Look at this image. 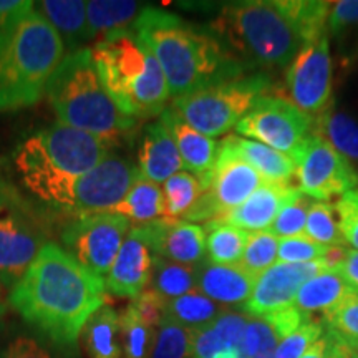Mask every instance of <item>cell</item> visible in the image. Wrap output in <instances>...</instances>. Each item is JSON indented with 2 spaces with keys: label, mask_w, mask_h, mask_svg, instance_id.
Wrapping results in <instances>:
<instances>
[{
  "label": "cell",
  "mask_w": 358,
  "mask_h": 358,
  "mask_svg": "<svg viewBox=\"0 0 358 358\" xmlns=\"http://www.w3.org/2000/svg\"><path fill=\"white\" fill-rule=\"evenodd\" d=\"M10 306L64 350H75L83 327L105 306V279L87 271L57 243L43 245L12 289Z\"/></svg>",
  "instance_id": "obj_1"
},
{
  "label": "cell",
  "mask_w": 358,
  "mask_h": 358,
  "mask_svg": "<svg viewBox=\"0 0 358 358\" xmlns=\"http://www.w3.org/2000/svg\"><path fill=\"white\" fill-rule=\"evenodd\" d=\"M133 32L153 52L174 100L209 85L244 77L248 70L211 30L163 8L146 7Z\"/></svg>",
  "instance_id": "obj_2"
},
{
  "label": "cell",
  "mask_w": 358,
  "mask_h": 358,
  "mask_svg": "<svg viewBox=\"0 0 358 358\" xmlns=\"http://www.w3.org/2000/svg\"><path fill=\"white\" fill-rule=\"evenodd\" d=\"M301 7L302 0L226 3L211 24V32L248 69H284L308 43Z\"/></svg>",
  "instance_id": "obj_3"
},
{
  "label": "cell",
  "mask_w": 358,
  "mask_h": 358,
  "mask_svg": "<svg viewBox=\"0 0 358 358\" xmlns=\"http://www.w3.org/2000/svg\"><path fill=\"white\" fill-rule=\"evenodd\" d=\"M115 148L95 134L57 122L19 143L13 166L22 186L52 208L75 179L95 168Z\"/></svg>",
  "instance_id": "obj_4"
},
{
  "label": "cell",
  "mask_w": 358,
  "mask_h": 358,
  "mask_svg": "<svg viewBox=\"0 0 358 358\" xmlns=\"http://www.w3.org/2000/svg\"><path fill=\"white\" fill-rule=\"evenodd\" d=\"M90 50L103 87L124 115L145 122L168 108L171 93L163 69L133 30L98 38Z\"/></svg>",
  "instance_id": "obj_5"
},
{
  "label": "cell",
  "mask_w": 358,
  "mask_h": 358,
  "mask_svg": "<svg viewBox=\"0 0 358 358\" xmlns=\"http://www.w3.org/2000/svg\"><path fill=\"white\" fill-rule=\"evenodd\" d=\"M45 96L58 123L95 134L115 146L138 124L103 87L88 47L66 53L48 80Z\"/></svg>",
  "instance_id": "obj_6"
},
{
  "label": "cell",
  "mask_w": 358,
  "mask_h": 358,
  "mask_svg": "<svg viewBox=\"0 0 358 358\" xmlns=\"http://www.w3.org/2000/svg\"><path fill=\"white\" fill-rule=\"evenodd\" d=\"M65 55L52 25L29 8L0 40V113L35 105Z\"/></svg>",
  "instance_id": "obj_7"
},
{
  "label": "cell",
  "mask_w": 358,
  "mask_h": 358,
  "mask_svg": "<svg viewBox=\"0 0 358 358\" xmlns=\"http://www.w3.org/2000/svg\"><path fill=\"white\" fill-rule=\"evenodd\" d=\"M271 82L266 75L254 73L204 87L174 100L173 108L185 122L208 138L231 131L252 110Z\"/></svg>",
  "instance_id": "obj_8"
},
{
  "label": "cell",
  "mask_w": 358,
  "mask_h": 358,
  "mask_svg": "<svg viewBox=\"0 0 358 358\" xmlns=\"http://www.w3.org/2000/svg\"><path fill=\"white\" fill-rule=\"evenodd\" d=\"M48 243L47 229L35 209L0 178V284L15 287Z\"/></svg>",
  "instance_id": "obj_9"
},
{
  "label": "cell",
  "mask_w": 358,
  "mask_h": 358,
  "mask_svg": "<svg viewBox=\"0 0 358 358\" xmlns=\"http://www.w3.org/2000/svg\"><path fill=\"white\" fill-rule=\"evenodd\" d=\"M199 181L203 185V194L186 216L187 222L221 221L266 182L256 169L241 158L231 134L219 143L214 166Z\"/></svg>",
  "instance_id": "obj_10"
},
{
  "label": "cell",
  "mask_w": 358,
  "mask_h": 358,
  "mask_svg": "<svg viewBox=\"0 0 358 358\" xmlns=\"http://www.w3.org/2000/svg\"><path fill=\"white\" fill-rule=\"evenodd\" d=\"M140 176L136 164L127 156L111 151L95 168L75 179L62 192L52 209L71 217L110 213L116 204L122 203Z\"/></svg>",
  "instance_id": "obj_11"
},
{
  "label": "cell",
  "mask_w": 358,
  "mask_h": 358,
  "mask_svg": "<svg viewBox=\"0 0 358 358\" xmlns=\"http://www.w3.org/2000/svg\"><path fill=\"white\" fill-rule=\"evenodd\" d=\"M131 227L127 217L98 213L71 219L62 229L60 239L80 266L105 279Z\"/></svg>",
  "instance_id": "obj_12"
},
{
  "label": "cell",
  "mask_w": 358,
  "mask_h": 358,
  "mask_svg": "<svg viewBox=\"0 0 358 358\" xmlns=\"http://www.w3.org/2000/svg\"><path fill=\"white\" fill-rule=\"evenodd\" d=\"M312 127L313 120L292 105V101L262 95L234 129L237 134L271 146L297 163L312 134Z\"/></svg>",
  "instance_id": "obj_13"
},
{
  "label": "cell",
  "mask_w": 358,
  "mask_h": 358,
  "mask_svg": "<svg viewBox=\"0 0 358 358\" xmlns=\"http://www.w3.org/2000/svg\"><path fill=\"white\" fill-rule=\"evenodd\" d=\"M332 73L329 35L303 45L285 75L292 105L312 120L325 113L332 103Z\"/></svg>",
  "instance_id": "obj_14"
},
{
  "label": "cell",
  "mask_w": 358,
  "mask_h": 358,
  "mask_svg": "<svg viewBox=\"0 0 358 358\" xmlns=\"http://www.w3.org/2000/svg\"><path fill=\"white\" fill-rule=\"evenodd\" d=\"M295 176L299 189L310 199L322 203L340 198L358 186V173L350 161L315 133L308 136L299 156Z\"/></svg>",
  "instance_id": "obj_15"
},
{
  "label": "cell",
  "mask_w": 358,
  "mask_h": 358,
  "mask_svg": "<svg viewBox=\"0 0 358 358\" xmlns=\"http://www.w3.org/2000/svg\"><path fill=\"white\" fill-rule=\"evenodd\" d=\"M322 271H325L322 261L274 264L257 277L249 301L243 306L244 313L252 319H266L271 313L294 306L302 285Z\"/></svg>",
  "instance_id": "obj_16"
},
{
  "label": "cell",
  "mask_w": 358,
  "mask_h": 358,
  "mask_svg": "<svg viewBox=\"0 0 358 358\" xmlns=\"http://www.w3.org/2000/svg\"><path fill=\"white\" fill-rule=\"evenodd\" d=\"M153 257L146 227L133 226L105 277L106 294L136 299L150 285Z\"/></svg>",
  "instance_id": "obj_17"
},
{
  "label": "cell",
  "mask_w": 358,
  "mask_h": 358,
  "mask_svg": "<svg viewBox=\"0 0 358 358\" xmlns=\"http://www.w3.org/2000/svg\"><path fill=\"white\" fill-rule=\"evenodd\" d=\"M145 227L155 256L192 267L206 261V231L203 226L187 221L159 219Z\"/></svg>",
  "instance_id": "obj_18"
},
{
  "label": "cell",
  "mask_w": 358,
  "mask_h": 358,
  "mask_svg": "<svg viewBox=\"0 0 358 358\" xmlns=\"http://www.w3.org/2000/svg\"><path fill=\"white\" fill-rule=\"evenodd\" d=\"M182 159L171 131L161 120L148 123L138 146V169L141 176L161 185L182 171Z\"/></svg>",
  "instance_id": "obj_19"
},
{
  "label": "cell",
  "mask_w": 358,
  "mask_h": 358,
  "mask_svg": "<svg viewBox=\"0 0 358 358\" xmlns=\"http://www.w3.org/2000/svg\"><path fill=\"white\" fill-rule=\"evenodd\" d=\"M257 277L237 266H219L208 261L196 266V290L222 306H244Z\"/></svg>",
  "instance_id": "obj_20"
},
{
  "label": "cell",
  "mask_w": 358,
  "mask_h": 358,
  "mask_svg": "<svg viewBox=\"0 0 358 358\" xmlns=\"http://www.w3.org/2000/svg\"><path fill=\"white\" fill-rule=\"evenodd\" d=\"M249 319L244 312L224 310L211 324L196 330L192 358H245L241 343Z\"/></svg>",
  "instance_id": "obj_21"
},
{
  "label": "cell",
  "mask_w": 358,
  "mask_h": 358,
  "mask_svg": "<svg viewBox=\"0 0 358 358\" xmlns=\"http://www.w3.org/2000/svg\"><path fill=\"white\" fill-rule=\"evenodd\" d=\"M297 191L299 187L294 185L264 182L245 203L227 213L221 221L248 232L267 231L285 201Z\"/></svg>",
  "instance_id": "obj_22"
},
{
  "label": "cell",
  "mask_w": 358,
  "mask_h": 358,
  "mask_svg": "<svg viewBox=\"0 0 358 358\" xmlns=\"http://www.w3.org/2000/svg\"><path fill=\"white\" fill-rule=\"evenodd\" d=\"M161 122L166 124L171 131L174 141H176L178 151L181 155L182 166L187 169V173L194 174L196 178L203 179L206 174L211 171L214 161L217 156L219 145L213 138L204 136L203 133L196 131L191 128L178 111L173 106H168L161 113Z\"/></svg>",
  "instance_id": "obj_23"
},
{
  "label": "cell",
  "mask_w": 358,
  "mask_h": 358,
  "mask_svg": "<svg viewBox=\"0 0 358 358\" xmlns=\"http://www.w3.org/2000/svg\"><path fill=\"white\" fill-rule=\"evenodd\" d=\"M34 8L52 25L69 53L85 48L83 45L92 40L83 0H43L34 2Z\"/></svg>",
  "instance_id": "obj_24"
},
{
  "label": "cell",
  "mask_w": 358,
  "mask_h": 358,
  "mask_svg": "<svg viewBox=\"0 0 358 358\" xmlns=\"http://www.w3.org/2000/svg\"><path fill=\"white\" fill-rule=\"evenodd\" d=\"M82 340L88 358H123L120 313L105 303L83 327Z\"/></svg>",
  "instance_id": "obj_25"
},
{
  "label": "cell",
  "mask_w": 358,
  "mask_h": 358,
  "mask_svg": "<svg viewBox=\"0 0 358 358\" xmlns=\"http://www.w3.org/2000/svg\"><path fill=\"white\" fill-rule=\"evenodd\" d=\"M231 140L241 158L256 169L264 181L274 185H292L290 181L297 171V163L290 156L259 141L244 140L237 134H231Z\"/></svg>",
  "instance_id": "obj_26"
},
{
  "label": "cell",
  "mask_w": 358,
  "mask_h": 358,
  "mask_svg": "<svg viewBox=\"0 0 358 358\" xmlns=\"http://www.w3.org/2000/svg\"><path fill=\"white\" fill-rule=\"evenodd\" d=\"M352 292L353 290L348 287L337 268H325L302 285L294 301V307L310 317L313 313L324 315Z\"/></svg>",
  "instance_id": "obj_27"
},
{
  "label": "cell",
  "mask_w": 358,
  "mask_h": 358,
  "mask_svg": "<svg viewBox=\"0 0 358 358\" xmlns=\"http://www.w3.org/2000/svg\"><path fill=\"white\" fill-rule=\"evenodd\" d=\"M146 6L129 0H92L87 2L90 37H106L115 32L133 30Z\"/></svg>",
  "instance_id": "obj_28"
},
{
  "label": "cell",
  "mask_w": 358,
  "mask_h": 358,
  "mask_svg": "<svg viewBox=\"0 0 358 358\" xmlns=\"http://www.w3.org/2000/svg\"><path fill=\"white\" fill-rule=\"evenodd\" d=\"M110 213L127 217L131 226H146L159 221L164 214L163 187L140 176L122 203L116 204Z\"/></svg>",
  "instance_id": "obj_29"
},
{
  "label": "cell",
  "mask_w": 358,
  "mask_h": 358,
  "mask_svg": "<svg viewBox=\"0 0 358 358\" xmlns=\"http://www.w3.org/2000/svg\"><path fill=\"white\" fill-rule=\"evenodd\" d=\"M206 231V261L219 266H237L243 259L249 232L222 221H211Z\"/></svg>",
  "instance_id": "obj_30"
},
{
  "label": "cell",
  "mask_w": 358,
  "mask_h": 358,
  "mask_svg": "<svg viewBox=\"0 0 358 358\" xmlns=\"http://www.w3.org/2000/svg\"><path fill=\"white\" fill-rule=\"evenodd\" d=\"M312 133L329 143L350 163H358V123L350 115L327 110L313 120Z\"/></svg>",
  "instance_id": "obj_31"
},
{
  "label": "cell",
  "mask_w": 358,
  "mask_h": 358,
  "mask_svg": "<svg viewBox=\"0 0 358 358\" xmlns=\"http://www.w3.org/2000/svg\"><path fill=\"white\" fill-rule=\"evenodd\" d=\"M222 312L219 303L206 297L199 290H192L173 301H166V307H164V317L191 330H199L209 325Z\"/></svg>",
  "instance_id": "obj_32"
},
{
  "label": "cell",
  "mask_w": 358,
  "mask_h": 358,
  "mask_svg": "<svg viewBox=\"0 0 358 358\" xmlns=\"http://www.w3.org/2000/svg\"><path fill=\"white\" fill-rule=\"evenodd\" d=\"M148 287L161 295L164 301H173V299L189 294L196 290V267L155 256Z\"/></svg>",
  "instance_id": "obj_33"
},
{
  "label": "cell",
  "mask_w": 358,
  "mask_h": 358,
  "mask_svg": "<svg viewBox=\"0 0 358 358\" xmlns=\"http://www.w3.org/2000/svg\"><path fill=\"white\" fill-rule=\"evenodd\" d=\"M164 214L166 221H185L203 194V185L194 174L181 171L163 182Z\"/></svg>",
  "instance_id": "obj_34"
},
{
  "label": "cell",
  "mask_w": 358,
  "mask_h": 358,
  "mask_svg": "<svg viewBox=\"0 0 358 358\" xmlns=\"http://www.w3.org/2000/svg\"><path fill=\"white\" fill-rule=\"evenodd\" d=\"M306 236L325 248H345L347 241L340 231L334 204L315 201L307 214Z\"/></svg>",
  "instance_id": "obj_35"
},
{
  "label": "cell",
  "mask_w": 358,
  "mask_h": 358,
  "mask_svg": "<svg viewBox=\"0 0 358 358\" xmlns=\"http://www.w3.org/2000/svg\"><path fill=\"white\" fill-rule=\"evenodd\" d=\"M325 330L335 338L345 343L353 352H358V294L352 292L332 310L322 315Z\"/></svg>",
  "instance_id": "obj_36"
},
{
  "label": "cell",
  "mask_w": 358,
  "mask_h": 358,
  "mask_svg": "<svg viewBox=\"0 0 358 358\" xmlns=\"http://www.w3.org/2000/svg\"><path fill=\"white\" fill-rule=\"evenodd\" d=\"M196 330L186 329L168 317H163L155 335L151 358H192Z\"/></svg>",
  "instance_id": "obj_37"
},
{
  "label": "cell",
  "mask_w": 358,
  "mask_h": 358,
  "mask_svg": "<svg viewBox=\"0 0 358 358\" xmlns=\"http://www.w3.org/2000/svg\"><path fill=\"white\" fill-rule=\"evenodd\" d=\"M313 201L299 189L294 196L285 201L280 211L277 213L274 222L271 224L267 232L275 237H297L306 232L307 214Z\"/></svg>",
  "instance_id": "obj_38"
},
{
  "label": "cell",
  "mask_w": 358,
  "mask_h": 358,
  "mask_svg": "<svg viewBox=\"0 0 358 358\" xmlns=\"http://www.w3.org/2000/svg\"><path fill=\"white\" fill-rule=\"evenodd\" d=\"M122 324L123 358H151L155 345V329L143 324L131 308L127 307L120 315Z\"/></svg>",
  "instance_id": "obj_39"
},
{
  "label": "cell",
  "mask_w": 358,
  "mask_h": 358,
  "mask_svg": "<svg viewBox=\"0 0 358 358\" xmlns=\"http://www.w3.org/2000/svg\"><path fill=\"white\" fill-rule=\"evenodd\" d=\"M277 250H279V237L272 236L267 231L249 232L239 266L249 274L259 277L268 267L277 264Z\"/></svg>",
  "instance_id": "obj_40"
},
{
  "label": "cell",
  "mask_w": 358,
  "mask_h": 358,
  "mask_svg": "<svg viewBox=\"0 0 358 358\" xmlns=\"http://www.w3.org/2000/svg\"><path fill=\"white\" fill-rule=\"evenodd\" d=\"M325 332L324 322L310 319L282 338L277 345L275 358H301Z\"/></svg>",
  "instance_id": "obj_41"
},
{
  "label": "cell",
  "mask_w": 358,
  "mask_h": 358,
  "mask_svg": "<svg viewBox=\"0 0 358 358\" xmlns=\"http://www.w3.org/2000/svg\"><path fill=\"white\" fill-rule=\"evenodd\" d=\"M327 249L329 248L313 243L306 234L297 237H285V239L279 241L277 257H279V262L287 264L317 262L322 261Z\"/></svg>",
  "instance_id": "obj_42"
},
{
  "label": "cell",
  "mask_w": 358,
  "mask_h": 358,
  "mask_svg": "<svg viewBox=\"0 0 358 358\" xmlns=\"http://www.w3.org/2000/svg\"><path fill=\"white\" fill-rule=\"evenodd\" d=\"M338 226L347 244L358 250V189H352L334 203Z\"/></svg>",
  "instance_id": "obj_43"
},
{
  "label": "cell",
  "mask_w": 358,
  "mask_h": 358,
  "mask_svg": "<svg viewBox=\"0 0 358 358\" xmlns=\"http://www.w3.org/2000/svg\"><path fill=\"white\" fill-rule=\"evenodd\" d=\"M131 308L134 315L140 319L143 324L150 327H158L164 317V307H166V301L161 295H158L155 290L150 287L143 290L136 299H133L131 303L128 306Z\"/></svg>",
  "instance_id": "obj_44"
},
{
  "label": "cell",
  "mask_w": 358,
  "mask_h": 358,
  "mask_svg": "<svg viewBox=\"0 0 358 358\" xmlns=\"http://www.w3.org/2000/svg\"><path fill=\"white\" fill-rule=\"evenodd\" d=\"M358 29V0L332 2L327 30L334 35H342L345 30Z\"/></svg>",
  "instance_id": "obj_45"
},
{
  "label": "cell",
  "mask_w": 358,
  "mask_h": 358,
  "mask_svg": "<svg viewBox=\"0 0 358 358\" xmlns=\"http://www.w3.org/2000/svg\"><path fill=\"white\" fill-rule=\"evenodd\" d=\"M0 358H52L48 352L29 337H17L0 350Z\"/></svg>",
  "instance_id": "obj_46"
},
{
  "label": "cell",
  "mask_w": 358,
  "mask_h": 358,
  "mask_svg": "<svg viewBox=\"0 0 358 358\" xmlns=\"http://www.w3.org/2000/svg\"><path fill=\"white\" fill-rule=\"evenodd\" d=\"M32 7H34V2H22V0H0V40L6 37L8 30L15 25V22Z\"/></svg>",
  "instance_id": "obj_47"
},
{
  "label": "cell",
  "mask_w": 358,
  "mask_h": 358,
  "mask_svg": "<svg viewBox=\"0 0 358 358\" xmlns=\"http://www.w3.org/2000/svg\"><path fill=\"white\" fill-rule=\"evenodd\" d=\"M337 272L343 277L348 287L358 294V250H348L345 261L337 267Z\"/></svg>",
  "instance_id": "obj_48"
},
{
  "label": "cell",
  "mask_w": 358,
  "mask_h": 358,
  "mask_svg": "<svg viewBox=\"0 0 358 358\" xmlns=\"http://www.w3.org/2000/svg\"><path fill=\"white\" fill-rule=\"evenodd\" d=\"M334 343H335L334 335H330L325 330L324 335H322V337L317 340V342L313 343V345L308 348L301 358H330L334 352Z\"/></svg>",
  "instance_id": "obj_49"
},
{
  "label": "cell",
  "mask_w": 358,
  "mask_h": 358,
  "mask_svg": "<svg viewBox=\"0 0 358 358\" xmlns=\"http://www.w3.org/2000/svg\"><path fill=\"white\" fill-rule=\"evenodd\" d=\"M330 335H332V334H330ZM330 358H358V352H353L352 348H348L345 345V343H342L340 340L335 338L334 352H332V357H330Z\"/></svg>",
  "instance_id": "obj_50"
},
{
  "label": "cell",
  "mask_w": 358,
  "mask_h": 358,
  "mask_svg": "<svg viewBox=\"0 0 358 358\" xmlns=\"http://www.w3.org/2000/svg\"><path fill=\"white\" fill-rule=\"evenodd\" d=\"M6 312H7V307H6V303H3V302H0V320H2L3 317H6Z\"/></svg>",
  "instance_id": "obj_51"
},
{
  "label": "cell",
  "mask_w": 358,
  "mask_h": 358,
  "mask_svg": "<svg viewBox=\"0 0 358 358\" xmlns=\"http://www.w3.org/2000/svg\"><path fill=\"white\" fill-rule=\"evenodd\" d=\"M0 290H2V284H0Z\"/></svg>",
  "instance_id": "obj_52"
}]
</instances>
